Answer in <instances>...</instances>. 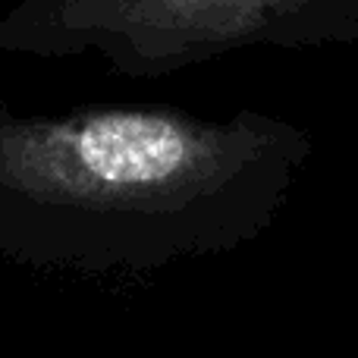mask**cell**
Here are the masks:
<instances>
[{"instance_id": "cell-1", "label": "cell", "mask_w": 358, "mask_h": 358, "mask_svg": "<svg viewBox=\"0 0 358 358\" xmlns=\"http://www.w3.org/2000/svg\"><path fill=\"white\" fill-rule=\"evenodd\" d=\"M308 157L302 126L261 113L195 123L136 110L13 132L0 170L29 195L136 208L170 220L185 245L220 248L273 220Z\"/></svg>"}, {"instance_id": "cell-2", "label": "cell", "mask_w": 358, "mask_h": 358, "mask_svg": "<svg viewBox=\"0 0 358 358\" xmlns=\"http://www.w3.org/2000/svg\"><path fill=\"white\" fill-rule=\"evenodd\" d=\"M136 48L164 63L242 44L336 48L358 41V0H126Z\"/></svg>"}]
</instances>
